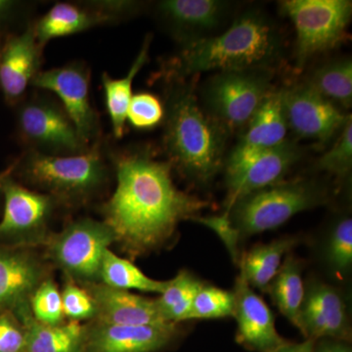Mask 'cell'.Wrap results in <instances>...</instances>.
Instances as JSON below:
<instances>
[{
    "label": "cell",
    "mask_w": 352,
    "mask_h": 352,
    "mask_svg": "<svg viewBox=\"0 0 352 352\" xmlns=\"http://www.w3.org/2000/svg\"><path fill=\"white\" fill-rule=\"evenodd\" d=\"M116 189L103 206L104 223L115 242L131 256L166 244L180 222L192 220L208 201L183 192L173 182V166L143 148L110 151Z\"/></svg>",
    "instance_id": "6da1fadb"
},
{
    "label": "cell",
    "mask_w": 352,
    "mask_h": 352,
    "mask_svg": "<svg viewBox=\"0 0 352 352\" xmlns=\"http://www.w3.org/2000/svg\"><path fill=\"white\" fill-rule=\"evenodd\" d=\"M164 80L163 145L168 162L186 179L208 186L224 168L229 133L201 107L193 80Z\"/></svg>",
    "instance_id": "7a4b0ae2"
},
{
    "label": "cell",
    "mask_w": 352,
    "mask_h": 352,
    "mask_svg": "<svg viewBox=\"0 0 352 352\" xmlns=\"http://www.w3.org/2000/svg\"><path fill=\"white\" fill-rule=\"evenodd\" d=\"M276 25L266 14L250 10L221 34L182 46L164 64V80H187L206 72L273 69L281 56Z\"/></svg>",
    "instance_id": "3957f363"
},
{
    "label": "cell",
    "mask_w": 352,
    "mask_h": 352,
    "mask_svg": "<svg viewBox=\"0 0 352 352\" xmlns=\"http://www.w3.org/2000/svg\"><path fill=\"white\" fill-rule=\"evenodd\" d=\"M109 151L102 139L87 152L74 156H50L25 150L13 170L25 183L58 203L82 204L107 182Z\"/></svg>",
    "instance_id": "277c9868"
},
{
    "label": "cell",
    "mask_w": 352,
    "mask_h": 352,
    "mask_svg": "<svg viewBox=\"0 0 352 352\" xmlns=\"http://www.w3.org/2000/svg\"><path fill=\"white\" fill-rule=\"evenodd\" d=\"M327 193L308 179L282 182L243 197L226 210L241 238L273 230L305 210L323 205Z\"/></svg>",
    "instance_id": "5b68a950"
},
{
    "label": "cell",
    "mask_w": 352,
    "mask_h": 352,
    "mask_svg": "<svg viewBox=\"0 0 352 352\" xmlns=\"http://www.w3.org/2000/svg\"><path fill=\"white\" fill-rule=\"evenodd\" d=\"M14 109L16 136L25 150L50 156H74L83 154L91 146L83 140L62 104L50 92L36 89Z\"/></svg>",
    "instance_id": "8992f818"
},
{
    "label": "cell",
    "mask_w": 352,
    "mask_h": 352,
    "mask_svg": "<svg viewBox=\"0 0 352 352\" xmlns=\"http://www.w3.org/2000/svg\"><path fill=\"white\" fill-rule=\"evenodd\" d=\"M274 69L217 72L201 88L204 110L229 134L244 129L271 90Z\"/></svg>",
    "instance_id": "52a82bcc"
},
{
    "label": "cell",
    "mask_w": 352,
    "mask_h": 352,
    "mask_svg": "<svg viewBox=\"0 0 352 352\" xmlns=\"http://www.w3.org/2000/svg\"><path fill=\"white\" fill-rule=\"evenodd\" d=\"M280 12L296 30V68L312 58L339 47L349 39L351 0H283Z\"/></svg>",
    "instance_id": "ba28073f"
},
{
    "label": "cell",
    "mask_w": 352,
    "mask_h": 352,
    "mask_svg": "<svg viewBox=\"0 0 352 352\" xmlns=\"http://www.w3.org/2000/svg\"><path fill=\"white\" fill-rule=\"evenodd\" d=\"M91 72L82 61L41 71L32 87L50 92L60 101L80 135L88 145L102 138L100 116L90 99Z\"/></svg>",
    "instance_id": "9c48e42d"
},
{
    "label": "cell",
    "mask_w": 352,
    "mask_h": 352,
    "mask_svg": "<svg viewBox=\"0 0 352 352\" xmlns=\"http://www.w3.org/2000/svg\"><path fill=\"white\" fill-rule=\"evenodd\" d=\"M113 242V234L104 222L76 220L55 236L50 256L74 278L94 283L100 280L102 261Z\"/></svg>",
    "instance_id": "30bf717a"
},
{
    "label": "cell",
    "mask_w": 352,
    "mask_h": 352,
    "mask_svg": "<svg viewBox=\"0 0 352 352\" xmlns=\"http://www.w3.org/2000/svg\"><path fill=\"white\" fill-rule=\"evenodd\" d=\"M288 129L300 139L327 144L339 135L351 115L324 98L307 83L282 88Z\"/></svg>",
    "instance_id": "8fae6325"
},
{
    "label": "cell",
    "mask_w": 352,
    "mask_h": 352,
    "mask_svg": "<svg viewBox=\"0 0 352 352\" xmlns=\"http://www.w3.org/2000/svg\"><path fill=\"white\" fill-rule=\"evenodd\" d=\"M222 0H161L153 6L159 25L182 46L215 36L232 15Z\"/></svg>",
    "instance_id": "7c38bea8"
},
{
    "label": "cell",
    "mask_w": 352,
    "mask_h": 352,
    "mask_svg": "<svg viewBox=\"0 0 352 352\" xmlns=\"http://www.w3.org/2000/svg\"><path fill=\"white\" fill-rule=\"evenodd\" d=\"M34 22L23 31L4 36L0 53V92L7 106L24 100L36 76L43 71V47L34 34Z\"/></svg>",
    "instance_id": "4fadbf2b"
},
{
    "label": "cell",
    "mask_w": 352,
    "mask_h": 352,
    "mask_svg": "<svg viewBox=\"0 0 352 352\" xmlns=\"http://www.w3.org/2000/svg\"><path fill=\"white\" fill-rule=\"evenodd\" d=\"M302 155L303 150L296 141L286 139L276 147L256 155L242 166L226 171L228 190L226 210L252 192L284 182L285 176L300 161Z\"/></svg>",
    "instance_id": "5bb4252c"
},
{
    "label": "cell",
    "mask_w": 352,
    "mask_h": 352,
    "mask_svg": "<svg viewBox=\"0 0 352 352\" xmlns=\"http://www.w3.org/2000/svg\"><path fill=\"white\" fill-rule=\"evenodd\" d=\"M237 145L226 159L224 171L242 166L252 157L283 143L288 126L282 104L281 89L271 90L252 116Z\"/></svg>",
    "instance_id": "9a60e30c"
},
{
    "label": "cell",
    "mask_w": 352,
    "mask_h": 352,
    "mask_svg": "<svg viewBox=\"0 0 352 352\" xmlns=\"http://www.w3.org/2000/svg\"><path fill=\"white\" fill-rule=\"evenodd\" d=\"M235 314L237 342L256 352H272L286 344L275 328L274 315L263 298L254 293L240 272L236 279Z\"/></svg>",
    "instance_id": "2e32d148"
},
{
    "label": "cell",
    "mask_w": 352,
    "mask_h": 352,
    "mask_svg": "<svg viewBox=\"0 0 352 352\" xmlns=\"http://www.w3.org/2000/svg\"><path fill=\"white\" fill-rule=\"evenodd\" d=\"M300 332L307 339L351 338L346 303L337 289L315 282L308 286L300 309Z\"/></svg>",
    "instance_id": "e0dca14e"
},
{
    "label": "cell",
    "mask_w": 352,
    "mask_h": 352,
    "mask_svg": "<svg viewBox=\"0 0 352 352\" xmlns=\"http://www.w3.org/2000/svg\"><path fill=\"white\" fill-rule=\"evenodd\" d=\"M0 191L4 201L1 237L41 230L58 203L53 197L22 186L8 175L0 177Z\"/></svg>",
    "instance_id": "ac0fdd59"
},
{
    "label": "cell",
    "mask_w": 352,
    "mask_h": 352,
    "mask_svg": "<svg viewBox=\"0 0 352 352\" xmlns=\"http://www.w3.org/2000/svg\"><path fill=\"white\" fill-rule=\"evenodd\" d=\"M92 298L101 323L120 326L164 325L156 300L135 295L106 285L94 287Z\"/></svg>",
    "instance_id": "d6986e66"
},
{
    "label": "cell",
    "mask_w": 352,
    "mask_h": 352,
    "mask_svg": "<svg viewBox=\"0 0 352 352\" xmlns=\"http://www.w3.org/2000/svg\"><path fill=\"white\" fill-rule=\"evenodd\" d=\"M175 324L120 326L100 323L90 333V352H155L175 335Z\"/></svg>",
    "instance_id": "ffe728a7"
},
{
    "label": "cell",
    "mask_w": 352,
    "mask_h": 352,
    "mask_svg": "<svg viewBox=\"0 0 352 352\" xmlns=\"http://www.w3.org/2000/svg\"><path fill=\"white\" fill-rule=\"evenodd\" d=\"M107 25H111L108 18L92 8L87 1L57 2L39 19L34 20V29L36 41L44 48L52 39Z\"/></svg>",
    "instance_id": "44dd1931"
},
{
    "label": "cell",
    "mask_w": 352,
    "mask_h": 352,
    "mask_svg": "<svg viewBox=\"0 0 352 352\" xmlns=\"http://www.w3.org/2000/svg\"><path fill=\"white\" fill-rule=\"evenodd\" d=\"M20 318L24 326V352H80L85 340L80 322L48 326L34 320L27 305H20Z\"/></svg>",
    "instance_id": "7402d4cb"
},
{
    "label": "cell",
    "mask_w": 352,
    "mask_h": 352,
    "mask_svg": "<svg viewBox=\"0 0 352 352\" xmlns=\"http://www.w3.org/2000/svg\"><path fill=\"white\" fill-rule=\"evenodd\" d=\"M41 268L22 252H0V309L19 307L38 288Z\"/></svg>",
    "instance_id": "603a6c76"
},
{
    "label": "cell",
    "mask_w": 352,
    "mask_h": 352,
    "mask_svg": "<svg viewBox=\"0 0 352 352\" xmlns=\"http://www.w3.org/2000/svg\"><path fill=\"white\" fill-rule=\"evenodd\" d=\"M151 43L152 36L148 34L129 73L124 78H113L106 72L102 74L101 82L105 97L106 109L112 124L113 136L117 139L124 138L126 133L127 110L133 96L132 85L134 78L149 59Z\"/></svg>",
    "instance_id": "cb8c5ba5"
},
{
    "label": "cell",
    "mask_w": 352,
    "mask_h": 352,
    "mask_svg": "<svg viewBox=\"0 0 352 352\" xmlns=\"http://www.w3.org/2000/svg\"><path fill=\"white\" fill-rule=\"evenodd\" d=\"M296 237L280 238L268 243L254 245L242 254L239 261L240 272L252 287L263 293L267 292L271 282L282 265V259L296 244Z\"/></svg>",
    "instance_id": "d4e9b609"
},
{
    "label": "cell",
    "mask_w": 352,
    "mask_h": 352,
    "mask_svg": "<svg viewBox=\"0 0 352 352\" xmlns=\"http://www.w3.org/2000/svg\"><path fill=\"white\" fill-rule=\"evenodd\" d=\"M266 293L272 296L280 312L300 330V309L305 293L302 263L288 254Z\"/></svg>",
    "instance_id": "484cf974"
},
{
    "label": "cell",
    "mask_w": 352,
    "mask_h": 352,
    "mask_svg": "<svg viewBox=\"0 0 352 352\" xmlns=\"http://www.w3.org/2000/svg\"><path fill=\"white\" fill-rule=\"evenodd\" d=\"M324 98L342 111L352 106V61L351 58H339L314 69L307 82Z\"/></svg>",
    "instance_id": "4316f807"
},
{
    "label": "cell",
    "mask_w": 352,
    "mask_h": 352,
    "mask_svg": "<svg viewBox=\"0 0 352 352\" xmlns=\"http://www.w3.org/2000/svg\"><path fill=\"white\" fill-rule=\"evenodd\" d=\"M102 283L111 288L161 295L168 281H157L145 275L138 266L127 259L120 258L108 249L104 254L100 270Z\"/></svg>",
    "instance_id": "83f0119b"
},
{
    "label": "cell",
    "mask_w": 352,
    "mask_h": 352,
    "mask_svg": "<svg viewBox=\"0 0 352 352\" xmlns=\"http://www.w3.org/2000/svg\"><path fill=\"white\" fill-rule=\"evenodd\" d=\"M204 283L188 270L179 271L168 285L160 298L157 307L164 320L176 324L189 319L194 298Z\"/></svg>",
    "instance_id": "f1b7e54d"
},
{
    "label": "cell",
    "mask_w": 352,
    "mask_h": 352,
    "mask_svg": "<svg viewBox=\"0 0 352 352\" xmlns=\"http://www.w3.org/2000/svg\"><path fill=\"white\" fill-rule=\"evenodd\" d=\"M235 296L233 292L204 284L194 298L188 320L222 319L234 317Z\"/></svg>",
    "instance_id": "f546056e"
},
{
    "label": "cell",
    "mask_w": 352,
    "mask_h": 352,
    "mask_svg": "<svg viewBox=\"0 0 352 352\" xmlns=\"http://www.w3.org/2000/svg\"><path fill=\"white\" fill-rule=\"evenodd\" d=\"M352 168V116L336 138L332 148L322 155L316 163V170L325 171L344 179Z\"/></svg>",
    "instance_id": "4dcf8cb0"
},
{
    "label": "cell",
    "mask_w": 352,
    "mask_h": 352,
    "mask_svg": "<svg viewBox=\"0 0 352 352\" xmlns=\"http://www.w3.org/2000/svg\"><path fill=\"white\" fill-rule=\"evenodd\" d=\"M164 118V103L151 92L140 91L133 94L126 122L138 131H151L163 122Z\"/></svg>",
    "instance_id": "1f68e13d"
},
{
    "label": "cell",
    "mask_w": 352,
    "mask_h": 352,
    "mask_svg": "<svg viewBox=\"0 0 352 352\" xmlns=\"http://www.w3.org/2000/svg\"><path fill=\"white\" fill-rule=\"evenodd\" d=\"M32 317L43 325H59L63 321L62 296L52 281L39 284L31 298Z\"/></svg>",
    "instance_id": "d6a6232c"
},
{
    "label": "cell",
    "mask_w": 352,
    "mask_h": 352,
    "mask_svg": "<svg viewBox=\"0 0 352 352\" xmlns=\"http://www.w3.org/2000/svg\"><path fill=\"white\" fill-rule=\"evenodd\" d=\"M327 258L333 270L342 273L352 263V219L344 217L337 222L329 241Z\"/></svg>",
    "instance_id": "836d02e7"
},
{
    "label": "cell",
    "mask_w": 352,
    "mask_h": 352,
    "mask_svg": "<svg viewBox=\"0 0 352 352\" xmlns=\"http://www.w3.org/2000/svg\"><path fill=\"white\" fill-rule=\"evenodd\" d=\"M36 2L0 0V36H6L23 31L34 14Z\"/></svg>",
    "instance_id": "e575fe53"
},
{
    "label": "cell",
    "mask_w": 352,
    "mask_h": 352,
    "mask_svg": "<svg viewBox=\"0 0 352 352\" xmlns=\"http://www.w3.org/2000/svg\"><path fill=\"white\" fill-rule=\"evenodd\" d=\"M192 220L212 229L219 236L220 240L223 242L234 263H239L241 256H242V254L240 252L239 244L242 238H241L239 231L237 230V228L234 226L233 222L231 221L228 212L226 210L222 214L208 215V217L198 215Z\"/></svg>",
    "instance_id": "d590c367"
},
{
    "label": "cell",
    "mask_w": 352,
    "mask_h": 352,
    "mask_svg": "<svg viewBox=\"0 0 352 352\" xmlns=\"http://www.w3.org/2000/svg\"><path fill=\"white\" fill-rule=\"evenodd\" d=\"M64 316L80 322L96 315V307L91 295L76 285L68 283L61 293Z\"/></svg>",
    "instance_id": "8d00e7d4"
},
{
    "label": "cell",
    "mask_w": 352,
    "mask_h": 352,
    "mask_svg": "<svg viewBox=\"0 0 352 352\" xmlns=\"http://www.w3.org/2000/svg\"><path fill=\"white\" fill-rule=\"evenodd\" d=\"M92 8L98 11L110 21L111 24L122 20L131 19L142 12L145 2L129 1V0H102V1H87Z\"/></svg>",
    "instance_id": "74e56055"
},
{
    "label": "cell",
    "mask_w": 352,
    "mask_h": 352,
    "mask_svg": "<svg viewBox=\"0 0 352 352\" xmlns=\"http://www.w3.org/2000/svg\"><path fill=\"white\" fill-rule=\"evenodd\" d=\"M25 346L24 328L8 312L0 315V352H24Z\"/></svg>",
    "instance_id": "f35d334b"
},
{
    "label": "cell",
    "mask_w": 352,
    "mask_h": 352,
    "mask_svg": "<svg viewBox=\"0 0 352 352\" xmlns=\"http://www.w3.org/2000/svg\"><path fill=\"white\" fill-rule=\"evenodd\" d=\"M315 340L307 339L305 342L292 344L287 342L277 349L272 352H314Z\"/></svg>",
    "instance_id": "ab89813d"
},
{
    "label": "cell",
    "mask_w": 352,
    "mask_h": 352,
    "mask_svg": "<svg viewBox=\"0 0 352 352\" xmlns=\"http://www.w3.org/2000/svg\"><path fill=\"white\" fill-rule=\"evenodd\" d=\"M314 352H351V347L340 340L336 342H324L315 346Z\"/></svg>",
    "instance_id": "60d3db41"
},
{
    "label": "cell",
    "mask_w": 352,
    "mask_h": 352,
    "mask_svg": "<svg viewBox=\"0 0 352 352\" xmlns=\"http://www.w3.org/2000/svg\"><path fill=\"white\" fill-rule=\"evenodd\" d=\"M3 36H0V53H1L2 43H3Z\"/></svg>",
    "instance_id": "b9f144b4"
}]
</instances>
